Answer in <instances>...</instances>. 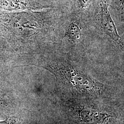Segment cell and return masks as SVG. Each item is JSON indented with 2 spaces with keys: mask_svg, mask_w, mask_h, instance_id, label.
Listing matches in <instances>:
<instances>
[{
  "mask_svg": "<svg viewBox=\"0 0 124 124\" xmlns=\"http://www.w3.org/2000/svg\"><path fill=\"white\" fill-rule=\"evenodd\" d=\"M100 26L102 31L113 40L124 53V42L116 30L108 10L107 2H103L98 9Z\"/></svg>",
  "mask_w": 124,
  "mask_h": 124,
  "instance_id": "cell-1",
  "label": "cell"
},
{
  "mask_svg": "<svg viewBox=\"0 0 124 124\" xmlns=\"http://www.w3.org/2000/svg\"><path fill=\"white\" fill-rule=\"evenodd\" d=\"M81 35V31L78 25L75 23H72L67 32L68 38L73 42H76L80 40Z\"/></svg>",
  "mask_w": 124,
  "mask_h": 124,
  "instance_id": "cell-2",
  "label": "cell"
},
{
  "mask_svg": "<svg viewBox=\"0 0 124 124\" xmlns=\"http://www.w3.org/2000/svg\"><path fill=\"white\" fill-rule=\"evenodd\" d=\"M16 119L14 117H9L4 121H0V124H16Z\"/></svg>",
  "mask_w": 124,
  "mask_h": 124,
  "instance_id": "cell-3",
  "label": "cell"
},
{
  "mask_svg": "<svg viewBox=\"0 0 124 124\" xmlns=\"http://www.w3.org/2000/svg\"><path fill=\"white\" fill-rule=\"evenodd\" d=\"M120 124H124V120H123L122 121V123H121Z\"/></svg>",
  "mask_w": 124,
  "mask_h": 124,
  "instance_id": "cell-4",
  "label": "cell"
}]
</instances>
